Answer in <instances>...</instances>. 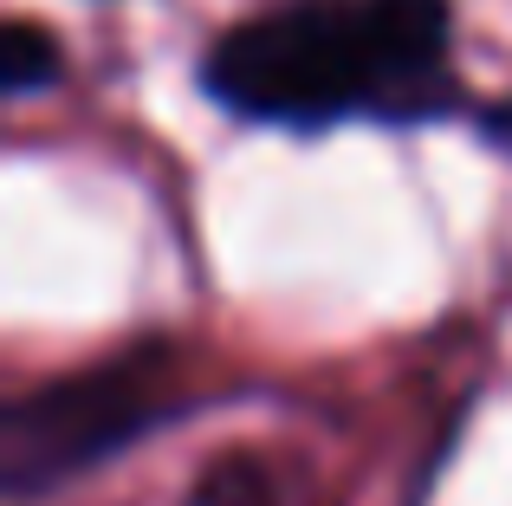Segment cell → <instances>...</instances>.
<instances>
[{"instance_id":"6da1fadb","label":"cell","mask_w":512,"mask_h":506,"mask_svg":"<svg viewBox=\"0 0 512 506\" xmlns=\"http://www.w3.org/2000/svg\"><path fill=\"white\" fill-rule=\"evenodd\" d=\"M208 91L260 124H331L350 104H370L363 7L305 0L234 26L208 59Z\"/></svg>"},{"instance_id":"7a4b0ae2","label":"cell","mask_w":512,"mask_h":506,"mask_svg":"<svg viewBox=\"0 0 512 506\" xmlns=\"http://www.w3.org/2000/svg\"><path fill=\"white\" fill-rule=\"evenodd\" d=\"M163 416V396L143 370H85L20 396L0 416V481L7 494H39L65 474L111 461Z\"/></svg>"},{"instance_id":"3957f363","label":"cell","mask_w":512,"mask_h":506,"mask_svg":"<svg viewBox=\"0 0 512 506\" xmlns=\"http://www.w3.org/2000/svg\"><path fill=\"white\" fill-rule=\"evenodd\" d=\"M370 46V104L376 111H428L441 91L448 7L441 0H357Z\"/></svg>"},{"instance_id":"277c9868","label":"cell","mask_w":512,"mask_h":506,"mask_svg":"<svg viewBox=\"0 0 512 506\" xmlns=\"http://www.w3.org/2000/svg\"><path fill=\"white\" fill-rule=\"evenodd\" d=\"M52 78H59V39L33 20H7V33H0V91L26 98Z\"/></svg>"},{"instance_id":"5b68a950","label":"cell","mask_w":512,"mask_h":506,"mask_svg":"<svg viewBox=\"0 0 512 506\" xmlns=\"http://www.w3.org/2000/svg\"><path fill=\"white\" fill-rule=\"evenodd\" d=\"M188 506H279L273 487H266V474L253 468V461H227V468L201 474V487L188 494Z\"/></svg>"}]
</instances>
